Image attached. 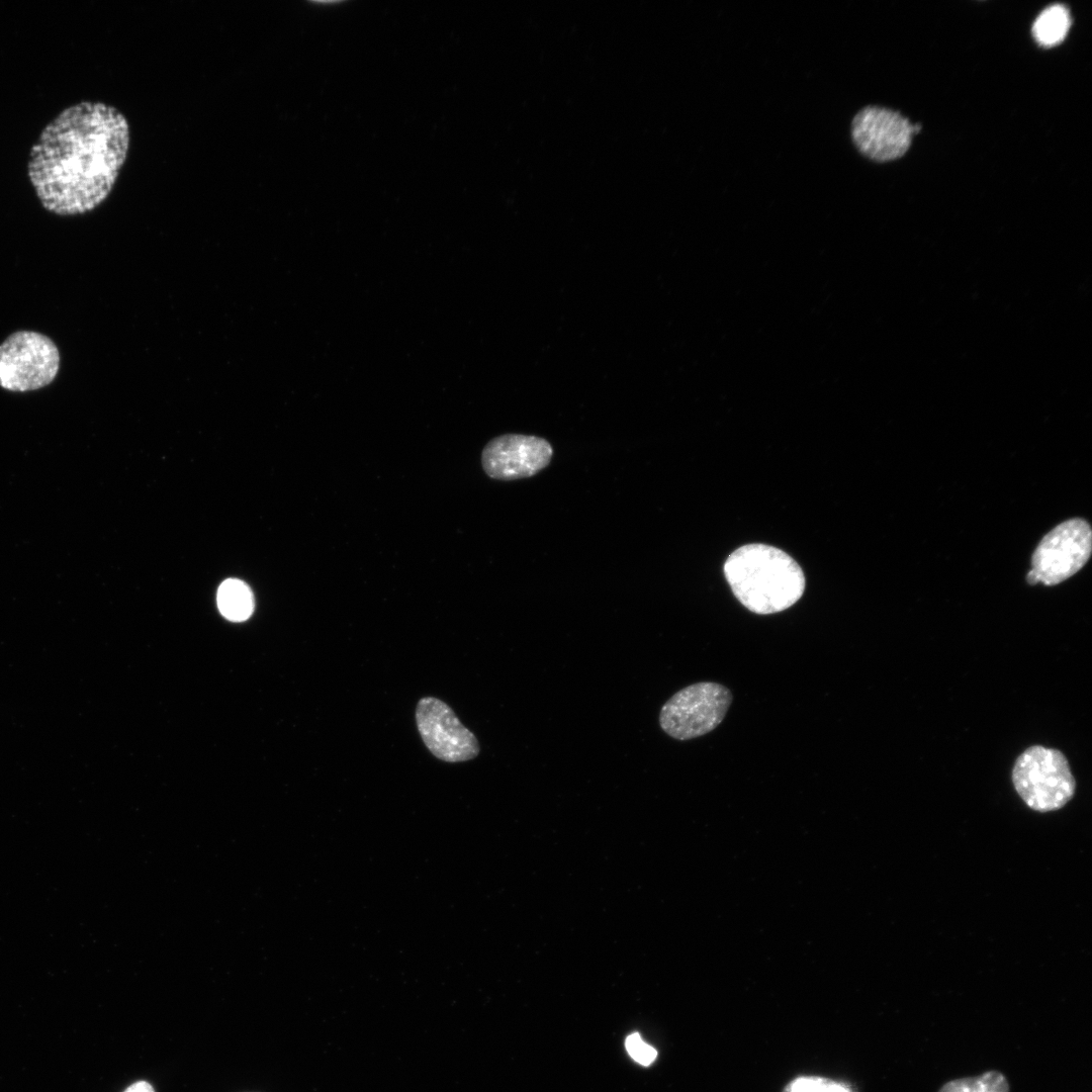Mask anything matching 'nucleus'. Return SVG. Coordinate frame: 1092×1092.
Segmentation results:
<instances>
[{
    "mask_svg": "<svg viewBox=\"0 0 1092 1092\" xmlns=\"http://www.w3.org/2000/svg\"><path fill=\"white\" fill-rule=\"evenodd\" d=\"M129 123L116 107L82 101L62 110L32 145L27 176L42 207L62 216L98 207L127 158Z\"/></svg>",
    "mask_w": 1092,
    "mask_h": 1092,
    "instance_id": "1",
    "label": "nucleus"
},
{
    "mask_svg": "<svg viewBox=\"0 0 1092 1092\" xmlns=\"http://www.w3.org/2000/svg\"><path fill=\"white\" fill-rule=\"evenodd\" d=\"M725 577L736 599L750 612H782L803 596L805 576L786 552L765 544H747L733 551L724 564Z\"/></svg>",
    "mask_w": 1092,
    "mask_h": 1092,
    "instance_id": "2",
    "label": "nucleus"
},
{
    "mask_svg": "<svg viewBox=\"0 0 1092 1092\" xmlns=\"http://www.w3.org/2000/svg\"><path fill=\"white\" fill-rule=\"evenodd\" d=\"M1012 782L1024 803L1038 812L1064 807L1076 789L1065 755L1040 745L1031 746L1019 755L1013 766Z\"/></svg>",
    "mask_w": 1092,
    "mask_h": 1092,
    "instance_id": "3",
    "label": "nucleus"
},
{
    "mask_svg": "<svg viewBox=\"0 0 1092 1092\" xmlns=\"http://www.w3.org/2000/svg\"><path fill=\"white\" fill-rule=\"evenodd\" d=\"M732 698L731 691L718 682L701 681L682 688L661 707L660 727L677 740L703 736L722 722Z\"/></svg>",
    "mask_w": 1092,
    "mask_h": 1092,
    "instance_id": "4",
    "label": "nucleus"
},
{
    "mask_svg": "<svg viewBox=\"0 0 1092 1092\" xmlns=\"http://www.w3.org/2000/svg\"><path fill=\"white\" fill-rule=\"evenodd\" d=\"M60 368V353L46 335L18 331L0 345V386L25 392L51 384Z\"/></svg>",
    "mask_w": 1092,
    "mask_h": 1092,
    "instance_id": "5",
    "label": "nucleus"
},
{
    "mask_svg": "<svg viewBox=\"0 0 1092 1092\" xmlns=\"http://www.w3.org/2000/svg\"><path fill=\"white\" fill-rule=\"evenodd\" d=\"M1091 549L1092 532L1086 521L1071 519L1061 523L1035 548L1027 582L1055 585L1066 580L1086 564Z\"/></svg>",
    "mask_w": 1092,
    "mask_h": 1092,
    "instance_id": "6",
    "label": "nucleus"
},
{
    "mask_svg": "<svg viewBox=\"0 0 1092 1092\" xmlns=\"http://www.w3.org/2000/svg\"><path fill=\"white\" fill-rule=\"evenodd\" d=\"M416 723L426 747L442 761L462 762L479 754L476 736L460 722L453 709L438 698L420 699Z\"/></svg>",
    "mask_w": 1092,
    "mask_h": 1092,
    "instance_id": "7",
    "label": "nucleus"
},
{
    "mask_svg": "<svg viewBox=\"0 0 1092 1092\" xmlns=\"http://www.w3.org/2000/svg\"><path fill=\"white\" fill-rule=\"evenodd\" d=\"M913 125L888 108L867 106L851 121V138L857 150L871 160L900 158L910 147Z\"/></svg>",
    "mask_w": 1092,
    "mask_h": 1092,
    "instance_id": "8",
    "label": "nucleus"
},
{
    "mask_svg": "<svg viewBox=\"0 0 1092 1092\" xmlns=\"http://www.w3.org/2000/svg\"><path fill=\"white\" fill-rule=\"evenodd\" d=\"M550 443L536 436L507 434L490 440L484 447L481 463L494 479L514 480L535 475L552 457Z\"/></svg>",
    "mask_w": 1092,
    "mask_h": 1092,
    "instance_id": "9",
    "label": "nucleus"
},
{
    "mask_svg": "<svg viewBox=\"0 0 1092 1092\" xmlns=\"http://www.w3.org/2000/svg\"><path fill=\"white\" fill-rule=\"evenodd\" d=\"M217 605L226 619L241 622L248 619L253 612V594L242 580L230 578L218 587Z\"/></svg>",
    "mask_w": 1092,
    "mask_h": 1092,
    "instance_id": "10",
    "label": "nucleus"
},
{
    "mask_svg": "<svg viewBox=\"0 0 1092 1092\" xmlns=\"http://www.w3.org/2000/svg\"><path fill=\"white\" fill-rule=\"evenodd\" d=\"M1070 25L1069 10L1062 4H1056L1045 8L1037 16L1032 26V34L1040 46L1054 47L1066 37Z\"/></svg>",
    "mask_w": 1092,
    "mask_h": 1092,
    "instance_id": "11",
    "label": "nucleus"
},
{
    "mask_svg": "<svg viewBox=\"0 0 1092 1092\" xmlns=\"http://www.w3.org/2000/svg\"><path fill=\"white\" fill-rule=\"evenodd\" d=\"M937 1092H1010V1084L1002 1072L990 1070L976 1076L949 1080Z\"/></svg>",
    "mask_w": 1092,
    "mask_h": 1092,
    "instance_id": "12",
    "label": "nucleus"
},
{
    "mask_svg": "<svg viewBox=\"0 0 1092 1092\" xmlns=\"http://www.w3.org/2000/svg\"><path fill=\"white\" fill-rule=\"evenodd\" d=\"M783 1092H851L845 1084L819 1076H802L790 1081Z\"/></svg>",
    "mask_w": 1092,
    "mask_h": 1092,
    "instance_id": "13",
    "label": "nucleus"
},
{
    "mask_svg": "<svg viewBox=\"0 0 1092 1092\" xmlns=\"http://www.w3.org/2000/svg\"><path fill=\"white\" fill-rule=\"evenodd\" d=\"M625 1045L629 1055L641 1065L648 1066L656 1058V1050L645 1043L638 1033L629 1035Z\"/></svg>",
    "mask_w": 1092,
    "mask_h": 1092,
    "instance_id": "14",
    "label": "nucleus"
},
{
    "mask_svg": "<svg viewBox=\"0 0 1092 1092\" xmlns=\"http://www.w3.org/2000/svg\"><path fill=\"white\" fill-rule=\"evenodd\" d=\"M123 1092H155V1089L149 1082L141 1080L129 1085Z\"/></svg>",
    "mask_w": 1092,
    "mask_h": 1092,
    "instance_id": "15",
    "label": "nucleus"
}]
</instances>
